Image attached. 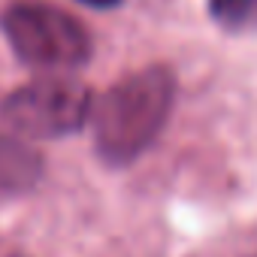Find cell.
Masks as SVG:
<instances>
[{
	"mask_svg": "<svg viewBox=\"0 0 257 257\" xmlns=\"http://www.w3.org/2000/svg\"><path fill=\"white\" fill-rule=\"evenodd\" d=\"M176 103V76L164 64L118 79L91 109L94 152L106 167L140 161L164 134Z\"/></svg>",
	"mask_w": 257,
	"mask_h": 257,
	"instance_id": "1",
	"label": "cell"
},
{
	"mask_svg": "<svg viewBox=\"0 0 257 257\" xmlns=\"http://www.w3.org/2000/svg\"><path fill=\"white\" fill-rule=\"evenodd\" d=\"M0 34L13 55L40 73L79 70L94 55L88 28L49 0H13L0 13Z\"/></svg>",
	"mask_w": 257,
	"mask_h": 257,
	"instance_id": "2",
	"label": "cell"
},
{
	"mask_svg": "<svg viewBox=\"0 0 257 257\" xmlns=\"http://www.w3.org/2000/svg\"><path fill=\"white\" fill-rule=\"evenodd\" d=\"M94 94L73 79L46 76L16 88L0 103V124L22 140H64L91 121Z\"/></svg>",
	"mask_w": 257,
	"mask_h": 257,
	"instance_id": "3",
	"label": "cell"
},
{
	"mask_svg": "<svg viewBox=\"0 0 257 257\" xmlns=\"http://www.w3.org/2000/svg\"><path fill=\"white\" fill-rule=\"evenodd\" d=\"M43 176V158L28 140L0 134V200L28 194Z\"/></svg>",
	"mask_w": 257,
	"mask_h": 257,
	"instance_id": "4",
	"label": "cell"
},
{
	"mask_svg": "<svg viewBox=\"0 0 257 257\" xmlns=\"http://www.w3.org/2000/svg\"><path fill=\"white\" fill-rule=\"evenodd\" d=\"M212 22L233 37L257 31V0H209Z\"/></svg>",
	"mask_w": 257,
	"mask_h": 257,
	"instance_id": "5",
	"label": "cell"
},
{
	"mask_svg": "<svg viewBox=\"0 0 257 257\" xmlns=\"http://www.w3.org/2000/svg\"><path fill=\"white\" fill-rule=\"evenodd\" d=\"M85 7H94V10H112V7H121L124 0H79Z\"/></svg>",
	"mask_w": 257,
	"mask_h": 257,
	"instance_id": "6",
	"label": "cell"
}]
</instances>
